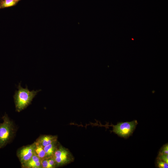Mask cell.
Segmentation results:
<instances>
[{
  "label": "cell",
  "mask_w": 168,
  "mask_h": 168,
  "mask_svg": "<svg viewBox=\"0 0 168 168\" xmlns=\"http://www.w3.org/2000/svg\"><path fill=\"white\" fill-rule=\"evenodd\" d=\"M156 165L157 167L160 168H167L168 167V163L158 158L156 159Z\"/></svg>",
  "instance_id": "11"
},
{
  "label": "cell",
  "mask_w": 168,
  "mask_h": 168,
  "mask_svg": "<svg viewBox=\"0 0 168 168\" xmlns=\"http://www.w3.org/2000/svg\"><path fill=\"white\" fill-rule=\"evenodd\" d=\"M35 142L26 146L23 147L18 150L17 156L21 165L29 161L34 155Z\"/></svg>",
  "instance_id": "5"
},
{
  "label": "cell",
  "mask_w": 168,
  "mask_h": 168,
  "mask_svg": "<svg viewBox=\"0 0 168 168\" xmlns=\"http://www.w3.org/2000/svg\"><path fill=\"white\" fill-rule=\"evenodd\" d=\"M59 144V143L57 141L44 147L46 153V157H49L53 156Z\"/></svg>",
  "instance_id": "8"
},
{
  "label": "cell",
  "mask_w": 168,
  "mask_h": 168,
  "mask_svg": "<svg viewBox=\"0 0 168 168\" xmlns=\"http://www.w3.org/2000/svg\"><path fill=\"white\" fill-rule=\"evenodd\" d=\"M34 150V154L39 157L41 160L45 157L46 155L44 147L36 142Z\"/></svg>",
  "instance_id": "9"
},
{
  "label": "cell",
  "mask_w": 168,
  "mask_h": 168,
  "mask_svg": "<svg viewBox=\"0 0 168 168\" xmlns=\"http://www.w3.org/2000/svg\"><path fill=\"white\" fill-rule=\"evenodd\" d=\"M14 1H15L17 2H19V1H20V0H13Z\"/></svg>",
  "instance_id": "14"
},
{
  "label": "cell",
  "mask_w": 168,
  "mask_h": 168,
  "mask_svg": "<svg viewBox=\"0 0 168 168\" xmlns=\"http://www.w3.org/2000/svg\"><path fill=\"white\" fill-rule=\"evenodd\" d=\"M18 90L16 91L14 95L16 111L20 112L26 108L31 103L34 98L40 90L30 91L26 86L23 88L20 82L17 87Z\"/></svg>",
  "instance_id": "1"
},
{
  "label": "cell",
  "mask_w": 168,
  "mask_h": 168,
  "mask_svg": "<svg viewBox=\"0 0 168 168\" xmlns=\"http://www.w3.org/2000/svg\"><path fill=\"white\" fill-rule=\"evenodd\" d=\"M17 2L13 0H0V8H3L14 6Z\"/></svg>",
  "instance_id": "10"
},
{
  "label": "cell",
  "mask_w": 168,
  "mask_h": 168,
  "mask_svg": "<svg viewBox=\"0 0 168 168\" xmlns=\"http://www.w3.org/2000/svg\"><path fill=\"white\" fill-rule=\"evenodd\" d=\"M58 137L56 135H43L37 139L36 142L43 147L57 141Z\"/></svg>",
  "instance_id": "7"
},
{
  "label": "cell",
  "mask_w": 168,
  "mask_h": 168,
  "mask_svg": "<svg viewBox=\"0 0 168 168\" xmlns=\"http://www.w3.org/2000/svg\"><path fill=\"white\" fill-rule=\"evenodd\" d=\"M21 165L23 168H42L41 160L35 154L29 161Z\"/></svg>",
  "instance_id": "6"
},
{
  "label": "cell",
  "mask_w": 168,
  "mask_h": 168,
  "mask_svg": "<svg viewBox=\"0 0 168 168\" xmlns=\"http://www.w3.org/2000/svg\"><path fill=\"white\" fill-rule=\"evenodd\" d=\"M138 123L137 120H134L131 122H119L116 125H112V132L119 136L127 138L131 135Z\"/></svg>",
  "instance_id": "3"
},
{
  "label": "cell",
  "mask_w": 168,
  "mask_h": 168,
  "mask_svg": "<svg viewBox=\"0 0 168 168\" xmlns=\"http://www.w3.org/2000/svg\"><path fill=\"white\" fill-rule=\"evenodd\" d=\"M168 154L159 153L157 158L168 163Z\"/></svg>",
  "instance_id": "12"
},
{
  "label": "cell",
  "mask_w": 168,
  "mask_h": 168,
  "mask_svg": "<svg viewBox=\"0 0 168 168\" xmlns=\"http://www.w3.org/2000/svg\"><path fill=\"white\" fill-rule=\"evenodd\" d=\"M0 9H1L0 8Z\"/></svg>",
  "instance_id": "15"
},
{
  "label": "cell",
  "mask_w": 168,
  "mask_h": 168,
  "mask_svg": "<svg viewBox=\"0 0 168 168\" xmlns=\"http://www.w3.org/2000/svg\"><path fill=\"white\" fill-rule=\"evenodd\" d=\"M162 154H168V143L164 145L160 149L159 153Z\"/></svg>",
  "instance_id": "13"
},
{
  "label": "cell",
  "mask_w": 168,
  "mask_h": 168,
  "mask_svg": "<svg viewBox=\"0 0 168 168\" xmlns=\"http://www.w3.org/2000/svg\"><path fill=\"white\" fill-rule=\"evenodd\" d=\"M2 122L0 123V149L11 141L15 133L13 123L7 114L2 116Z\"/></svg>",
  "instance_id": "2"
},
{
  "label": "cell",
  "mask_w": 168,
  "mask_h": 168,
  "mask_svg": "<svg viewBox=\"0 0 168 168\" xmlns=\"http://www.w3.org/2000/svg\"><path fill=\"white\" fill-rule=\"evenodd\" d=\"M53 156L55 160L56 167L67 164L73 161L74 159L69 150L60 144Z\"/></svg>",
  "instance_id": "4"
}]
</instances>
